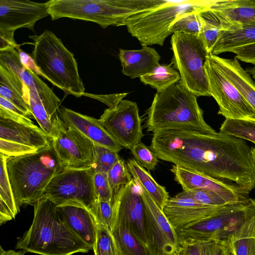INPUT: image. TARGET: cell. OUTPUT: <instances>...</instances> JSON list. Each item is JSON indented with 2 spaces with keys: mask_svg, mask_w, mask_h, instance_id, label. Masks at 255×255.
I'll use <instances>...</instances> for the list:
<instances>
[{
  "mask_svg": "<svg viewBox=\"0 0 255 255\" xmlns=\"http://www.w3.org/2000/svg\"><path fill=\"white\" fill-rule=\"evenodd\" d=\"M246 71L252 76L255 75V65L252 67H248L246 69Z\"/></svg>",
  "mask_w": 255,
  "mask_h": 255,
  "instance_id": "54",
  "label": "cell"
},
{
  "mask_svg": "<svg viewBox=\"0 0 255 255\" xmlns=\"http://www.w3.org/2000/svg\"><path fill=\"white\" fill-rule=\"evenodd\" d=\"M198 16L201 24L199 36L203 40L208 52L211 53L222 30L214 24L202 19L199 15Z\"/></svg>",
  "mask_w": 255,
  "mask_h": 255,
  "instance_id": "38",
  "label": "cell"
},
{
  "mask_svg": "<svg viewBox=\"0 0 255 255\" xmlns=\"http://www.w3.org/2000/svg\"><path fill=\"white\" fill-rule=\"evenodd\" d=\"M172 64H159L151 72L141 76L139 79L145 85L154 88L157 92H162L179 82V73Z\"/></svg>",
  "mask_w": 255,
  "mask_h": 255,
  "instance_id": "28",
  "label": "cell"
},
{
  "mask_svg": "<svg viewBox=\"0 0 255 255\" xmlns=\"http://www.w3.org/2000/svg\"><path fill=\"white\" fill-rule=\"evenodd\" d=\"M107 130L123 147L131 149L144 136L136 103L122 100L116 107L106 109L99 119Z\"/></svg>",
  "mask_w": 255,
  "mask_h": 255,
  "instance_id": "12",
  "label": "cell"
},
{
  "mask_svg": "<svg viewBox=\"0 0 255 255\" xmlns=\"http://www.w3.org/2000/svg\"><path fill=\"white\" fill-rule=\"evenodd\" d=\"M19 53V57L22 65L27 69H28L37 75H40V72L35 64L31 56L21 50L20 48L16 49Z\"/></svg>",
  "mask_w": 255,
  "mask_h": 255,
  "instance_id": "49",
  "label": "cell"
},
{
  "mask_svg": "<svg viewBox=\"0 0 255 255\" xmlns=\"http://www.w3.org/2000/svg\"><path fill=\"white\" fill-rule=\"evenodd\" d=\"M127 165L132 179L142 188L162 210L169 197L165 188L159 185L150 173L134 159H128Z\"/></svg>",
  "mask_w": 255,
  "mask_h": 255,
  "instance_id": "27",
  "label": "cell"
},
{
  "mask_svg": "<svg viewBox=\"0 0 255 255\" xmlns=\"http://www.w3.org/2000/svg\"><path fill=\"white\" fill-rule=\"evenodd\" d=\"M15 248L40 255H72L92 250L70 229L54 203L44 196L34 205L32 224Z\"/></svg>",
  "mask_w": 255,
  "mask_h": 255,
  "instance_id": "1",
  "label": "cell"
},
{
  "mask_svg": "<svg viewBox=\"0 0 255 255\" xmlns=\"http://www.w3.org/2000/svg\"><path fill=\"white\" fill-rule=\"evenodd\" d=\"M163 0H50L47 2L52 20L62 17L89 21L106 28L126 25L131 15L149 9Z\"/></svg>",
  "mask_w": 255,
  "mask_h": 255,
  "instance_id": "5",
  "label": "cell"
},
{
  "mask_svg": "<svg viewBox=\"0 0 255 255\" xmlns=\"http://www.w3.org/2000/svg\"><path fill=\"white\" fill-rule=\"evenodd\" d=\"M60 114L66 126L76 128L95 144L105 146L118 153L123 149L104 127L99 119L64 107L60 108Z\"/></svg>",
  "mask_w": 255,
  "mask_h": 255,
  "instance_id": "20",
  "label": "cell"
},
{
  "mask_svg": "<svg viewBox=\"0 0 255 255\" xmlns=\"http://www.w3.org/2000/svg\"><path fill=\"white\" fill-rule=\"evenodd\" d=\"M217 68L236 87L255 112V82L234 57L227 59L209 53Z\"/></svg>",
  "mask_w": 255,
  "mask_h": 255,
  "instance_id": "22",
  "label": "cell"
},
{
  "mask_svg": "<svg viewBox=\"0 0 255 255\" xmlns=\"http://www.w3.org/2000/svg\"><path fill=\"white\" fill-rule=\"evenodd\" d=\"M49 15L47 2L28 0H0V31L27 28L33 29L36 22Z\"/></svg>",
  "mask_w": 255,
  "mask_h": 255,
  "instance_id": "17",
  "label": "cell"
},
{
  "mask_svg": "<svg viewBox=\"0 0 255 255\" xmlns=\"http://www.w3.org/2000/svg\"><path fill=\"white\" fill-rule=\"evenodd\" d=\"M93 178L95 190L98 200L111 202L112 194L107 173H95Z\"/></svg>",
  "mask_w": 255,
  "mask_h": 255,
  "instance_id": "41",
  "label": "cell"
},
{
  "mask_svg": "<svg viewBox=\"0 0 255 255\" xmlns=\"http://www.w3.org/2000/svg\"><path fill=\"white\" fill-rule=\"evenodd\" d=\"M210 94L219 108L218 114L226 119L255 121V112L236 87L217 68L209 54L204 62Z\"/></svg>",
  "mask_w": 255,
  "mask_h": 255,
  "instance_id": "10",
  "label": "cell"
},
{
  "mask_svg": "<svg viewBox=\"0 0 255 255\" xmlns=\"http://www.w3.org/2000/svg\"><path fill=\"white\" fill-rule=\"evenodd\" d=\"M183 191L204 189L213 192L230 204L246 202L250 192L235 182L214 179L176 165L170 169Z\"/></svg>",
  "mask_w": 255,
  "mask_h": 255,
  "instance_id": "16",
  "label": "cell"
},
{
  "mask_svg": "<svg viewBox=\"0 0 255 255\" xmlns=\"http://www.w3.org/2000/svg\"><path fill=\"white\" fill-rule=\"evenodd\" d=\"M171 63L179 73V83L197 97L211 96L204 69L209 53L200 37L176 32L171 36Z\"/></svg>",
  "mask_w": 255,
  "mask_h": 255,
  "instance_id": "7",
  "label": "cell"
},
{
  "mask_svg": "<svg viewBox=\"0 0 255 255\" xmlns=\"http://www.w3.org/2000/svg\"><path fill=\"white\" fill-rule=\"evenodd\" d=\"M14 39V31H0V51L19 48Z\"/></svg>",
  "mask_w": 255,
  "mask_h": 255,
  "instance_id": "47",
  "label": "cell"
},
{
  "mask_svg": "<svg viewBox=\"0 0 255 255\" xmlns=\"http://www.w3.org/2000/svg\"><path fill=\"white\" fill-rule=\"evenodd\" d=\"M196 95L179 82L155 94L150 107L146 110L147 132L162 130H186L202 133L215 130L203 117Z\"/></svg>",
  "mask_w": 255,
  "mask_h": 255,
  "instance_id": "2",
  "label": "cell"
},
{
  "mask_svg": "<svg viewBox=\"0 0 255 255\" xmlns=\"http://www.w3.org/2000/svg\"><path fill=\"white\" fill-rule=\"evenodd\" d=\"M180 249H181V248H180ZM180 251H179L178 252H177V253L175 255H180Z\"/></svg>",
  "mask_w": 255,
  "mask_h": 255,
  "instance_id": "55",
  "label": "cell"
},
{
  "mask_svg": "<svg viewBox=\"0 0 255 255\" xmlns=\"http://www.w3.org/2000/svg\"><path fill=\"white\" fill-rule=\"evenodd\" d=\"M34 46L31 54L40 75L66 94L77 97L85 94L73 53L52 31L45 30L40 35H30Z\"/></svg>",
  "mask_w": 255,
  "mask_h": 255,
  "instance_id": "4",
  "label": "cell"
},
{
  "mask_svg": "<svg viewBox=\"0 0 255 255\" xmlns=\"http://www.w3.org/2000/svg\"><path fill=\"white\" fill-rule=\"evenodd\" d=\"M6 157L0 153V199L7 206L15 218L19 211V207L15 200L8 177L6 167Z\"/></svg>",
  "mask_w": 255,
  "mask_h": 255,
  "instance_id": "34",
  "label": "cell"
},
{
  "mask_svg": "<svg viewBox=\"0 0 255 255\" xmlns=\"http://www.w3.org/2000/svg\"><path fill=\"white\" fill-rule=\"evenodd\" d=\"M229 247L233 255H255V238L239 240Z\"/></svg>",
  "mask_w": 255,
  "mask_h": 255,
  "instance_id": "42",
  "label": "cell"
},
{
  "mask_svg": "<svg viewBox=\"0 0 255 255\" xmlns=\"http://www.w3.org/2000/svg\"><path fill=\"white\" fill-rule=\"evenodd\" d=\"M134 159L144 168L148 171L153 170L158 162L156 154L141 141L134 145L130 150Z\"/></svg>",
  "mask_w": 255,
  "mask_h": 255,
  "instance_id": "37",
  "label": "cell"
},
{
  "mask_svg": "<svg viewBox=\"0 0 255 255\" xmlns=\"http://www.w3.org/2000/svg\"><path fill=\"white\" fill-rule=\"evenodd\" d=\"M0 96L33 117L28 105L29 91L19 75L0 65Z\"/></svg>",
  "mask_w": 255,
  "mask_h": 255,
  "instance_id": "25",
  "label": "cell"
},
{
  "mask_svg": "<svg viewBox=\"0 0 255 255\" xmlns=\"http://www.w3.org/2000/svg\"><path fill=\"white\" fill-rule=\"evenodd\" d=\"M107 176L112 194L111 203L114 206L120 190L132 177L125 160L121 157L108 171Z\"/></svg>",
  "mask_w": 255,
  "mask_h": 255,
  "instance_id": "30",
  "label": "cell"
},
{
  "mask_svg": "<svg viewBox=\"0 0 255 255\" xmlns=\"http://www.w3.org/2000/svg\"><path fill=\"white\" fill-rule=\"evenodd\" d=\"M128 94L123 93L99 95L85 93L84 96L97 99L111 108L116 107Z\"/></svg>",
  "mask_w": 255,
  "mask_h": 255,
  "instance_id": "44",
  "label": "cell"
},
{
  "mask_svg": "<svg viewBox=\"0 0 255 255\" xmlns=\"http://www.w3.org/2000/svg\"><path fill=\"white\" fill-rule=\"evenodd\" d=\"M220 132L255 143V121L245 119H226Z\"/></svg>",
  "mask_w": 255,
  "mask_h": 255,
  "instance_id": "31",
  "label": "cell"
},
{
  "mask_svg": "<svg viewBox=\"0 0 255 255\" xmlns=\"http://www.w3.org/2000/svg\"><path fill=\"white\" fill-rule=\"evenodd\" d=\"M23 82L29 91L28 105L40 128L53 139L65 127L60 114V100L32 71L27 72Z\"/></svg>",
  "mask_w": 255,
  "mask_h": 255,
  "instance_id": "9",
  "label": "cell"
},
{
  "mask_svg": "<svg viewBox=\"0 0 255 255\" xmlns=\"http://www.w3.org/2000/svg\"><path fill=\"white\" fill-rule=\"evenodd\" d=\"M53 145L64 169L81 170L93 167L95 143L76 128L65 125L53 139Z\"/></svg>",
  "mask_w": 255,
  "mask_h": 255,
  "instance_id": "13",
  "label": "cell"
},
{
  "mask_svg": "<svg viewBox=\"0 0 255 255\" xmlns=\"http://www.w3.org/2000/svg\"><path fill=\"white\" fill-rule=\"evenodd\" d=\"M198 8L179 15L170 28L169 32L171 34L181 32L199 36L201 24L197 12Z\"/></svg>",
  "mask_w": 255,
  "mask_h": 255,
  "instance_id": "33",
  "label": "cell"
},
{
  "mask_svg": "<svg viewBox=\"0 0 255 255\" xmlns=\"http://www.w3.org/2000/svg\"><path fill=\"white\" fill-rule=\"evenodd\" d=\"M254 43H255V22L242 25L234 29L222 31L211 53L217 56Z\"/></svg>",
  "mask_w": 255,
  "mask_h": 255,
  "instance_id": "26",
  "label": "cell"
},
{
  "mask_svg": "<svg viewBox=\"0 0 255 255\" xmlns=\"http://www.w3.org/2000/svg\"><path fill=\"white\" fill-rule=\"evenodd\" d=\"M111 231L121 255H149L147 249L125 225L116 222Z\"/></svg>",
  "mask_w": 255,
  "mask_h": 255,
  "instance_id": "29",
  "label": "cell"
},
{
  "mask_svg": "<svg viewBox=\"0 0 255 255\" xmlns=\"http://www.w3.org/2000/svg\"><path fill=\"white\" fill-rule=\"evenodd\" d=\"M245 203L224 206L210 218L194 225L175 230L180 246L214 241L232 215Z\"/></svg>",
  "mask_w": 255,
  "mask_h": 255,
  "instance_id": "19",
  "label": "cell"
},
{
  "mask_svg": "<svg viewBox=\"0 0 255 255\" xmlns=\"http://www.w3.org/2000/svg\"><path fill=\"white\" fill-rule=\"evenodd\" d=\"M199 16L222 31L255 22V0H211L197 9Z\"/></svg>",
  "mask_w": 255,
  "mask_h": 255,
  "instance_id": "14",
  "label": "cell"
},
{
  "mask_svg": "<svg viewBox=\"0 0 255 255\" xmlns=\"http://www.w3.org/2000/svg\"><path fill=\"white\" fill-rule=\"evenodd\" d=\"M119 57L123 74L131 79L140 78L159 64L160 57L154 49L142 46L139 50L119 49Z\"/></svg>",
  "mask_w": 255,
  "mask_h": 255,
  "instance_id": "23",
  "label": "cell"
},
{
  "mask_svg": "<svg viewBox=\"0 0 255 255\" xmlns=\"http://www.w3.org/2000/svg\"><path fill=\"white\" fill-rule=\"evenodd\" d=\"M0 117L30 126L35 125L30 119L14 113L1 106H0Z\"/></svg>",
  "mask_w": 255,
  "mask_h": 255,
  "instance_id": "48",
  "label": "cell"
},
{
  "mask_svg": "<svg viewBox=\"0 0 255 255\" xmlns=\"http://www.w3.org/2000/svg\"><path fill=\"white\" fill-rule=\"evenodd\" d=\"M0 106L14 113L29 118L28 116L22 110L12 104L9 101L0 96ZM30 119V118H29Z\"/></svg>",
  "mask_w": 255,
  "mask_h": 255,
  "instance_id": "51",
  "label": "cell"
},
{
  "mask_svg": "<svg viewBox=\"0 0 255 255\" xmlns=\"http://www.w3.org/2000/svg\"><path fill=\"white\" fill-rule=\"evenodd\" d=\"M94 174L92 168L64 169L51 180L43 196L57 206L83 207L92 214L96 220L99 200L94 188Z\"/></svg>",
  "mask_w": 255,
  "mask_h": 255,
  "instance_id": "8",
  "label": "cell"
},
{
  "mask_svg": "<svg viewBox=\"0 0 255 255\" xmlns=\"http://www.w3.org/2000/svg\"><path fill=\"white\" fill-rule=\"evenodd\" d=\"M116 218L114 206L110 202L98 200L96 213V223L108 227L111 230Z\"/></svg>",
  "mask_w": 255,
  "mask_h": 255,
  "instance_id": "40",
  "label": "cell"
},
{
  "mask_svg": "<svg viewBox=\"0 0 255 255\" xmlns=\"http://www.w3.org/2000/svg\"><path fill=\"white\" fill-rule=\"evenodd\" d=\"M175 196L193 199L200 203L213 206H225L229 204L217 194L204 189H194L183 191Z\"/></svg>",
  "mask_w": 255,
  "mask_h": 255,
  "instance_id": "36",
  "label": "cell"
},
{
  "mask_svg": "<svg viewBox=\"0 0 255 255\" xmlns=\"http://www.w3.org/2000/svg\"><path fill=\"white\" fill-rule=\"evenodd\" d=\"M140 188L145 207L147 249L149 255H175L181 248L175 229L163 211L144 189Z\"/></svg>",
  "mask_w": 255,
  "mask_h": 255,
  "instance_id": "11",
  "label": "cell"
},
{
  "mask_svg": "<svg viewBox=\"0 0 255 255\" xmlns=\"http://www.w3.org/2000/svg\"><path fill=\"white\" fill-rule=\"evenodd\" d=\"M214 241L181 246L180 255H203Z\"/></svg>",
  "mask_w": 255,
  "mask_h": 255,
  "instance_id": "45",
  "label": "cell"
},
{
  "mask_svg": "<svg viewBox=\"0 0 255 255\" xmlns=\"http://www.w3.org/2000/svg\"><path fill=\"white\" fill-rule=\"evenodd\" d=\"M6 167L17 206L34 205L53 177L64 168L50 145L25 155L7 157Z\"/></svg>",
  "mask_w": 255,
  "mask_h": 255,
  "instance_id": "3",
  "label": "cell"
},
{
  "mask_svg": "<svg viewBox=\"0 0 255 255\" xmlns=\"http://www.w3.org/2000/svg\"><path fill=\"white\" fill-rule=\"evenodd\" d=\"M0 255H24V253L23 252H16L14 250L5 251L0 246Z\"/></svg>",
  "mask_w": 255,
  "mask_h": 255,
  "instance_id": "52",
  "label": "cell"
},
{
  "mask_svg": "<svg viewBox=\"0 0 255 255\" xmlns=\"http://www.w3.org/2000/svg\"><path fill=\"white\" fill-rule=\"evenodd\" d=\"M14 219L5 203L0 199V225Z\"/></svg>",
  "mask_w": 255,
  "mask_h": 255,
  "instance_id": "50",
  "label": "cell"
},
{
  "mask_svg": "<svg viewBox=\"0 0 255 255\" xmlns=\"http://www.w3.org/2000/svg\"><path fill=\"white\" fill-rule=\"evenodd\" d=\"M0 139L40 149L50 145L53 139L37 126L0 117Z\"/></svg>",
  "mask_w": 255,
  "mask_h": 255,
  "instance_id": "21",
  "label": "cell"
},
{
  "mask_svg": "<svg viewBox=\"0 0 255 255\" xmlns=\"http://www.w3.org/2000/svg\"><path fill=\"white\" fill-rule=\"evenodd\" d=\"M57 210L74 233L93 250L97 223L92 214L86 209L79 206H57Z\"/></svg>",
  "mask_w": 255,
  "mask_h": 255,
  "instance_id": "24",
  "label": "cell"
},
{
  "mask_svg": "<svg viewBox=\"0 0 255 255\" xmlns=\"http://www.w3.org/2000/svg\"><path fill=\"white\" fill-rule=\"evenodd\" d=\"M93 251L95 255H121L111 230L99 223Z\"/></svg>",
  "mask_w": 255,
  "mask_h": 255,
  "instance_id": "32",
  "label": "cell"
},
{
  "mask_svg": "<svg viewBox=\"0 0 255 255\" xmlns=\"http://www.w3.org/2000/svg\"><path fill=\"white\" fill-rule=\"evenodd\" d=\"M232 255H233V254H232Z\"/></svg>",
  "mask_w": 255,
  "mask_h": 255,
  "instance_id": "57",
  "label": "cell"
},
{
  "mask_svg": "<svg viewBox=\"0 0 255 255\" xmlns=\"http://www.w3.org/2000/svg\"><path fill=\"white\" fill-rule=\"evenodd\" d=\"M114 208L115 223L125 225L147 249L145 207L140 186L133 179L120 190Z\"/></svg>",
  "mask_w": 255,
  "mask_h": 255,
  "instance_id": "15",
  "label": "cell"
},
{
  "mask_svg": "<svg viewBox=\"0 0 255 255\" xmlns=\"http://www.w3.org/2000/svg\"><path fill=\"white\" fill-rule=\"evenodd\" d=\"M38 149L16 142L0 139V153L6 157L29 154Z\"/></svg>",
  "mask_w": 255,
  "mask_h": 255,
  "instance_id": "39",
  "label": "cell"
},
{
  "mask_svg": "<svg viewBox=\"0 0 255 255\" xmlns=\"http://www.w3.org/2000/svg\"><path fill=\"white\" fill-rule=\"evenodd\" d=\"M203 255H232V253L226 243L214 241Z\"/></svg>",
  "mask_w": 255,
  "mask_h": 255,
  "instance_id": "46",
  "label": "cell"
},
{
  "mask_svg": "<svg viewBox=\"0 0 255 255\" xmlns=\"http://www.w3.org/2000/svg\"><path fill=\"white\" fill-rule=\"evenodd\" d=\"M208 0L164 1L149 9L130 16L126 21L128 32L142 46H162L171 35L170 28L181 14L206 4Z\"/></svg>",
  "mask_w": 255,
  "mask_h": 255,
  "instance_id": "6",
  "label": "cell"
},
{
  "mask_svg": "<svg viewBox=\"0 0 255 255\" xmlns=\"http://www.w3.org/2000/svg\"><path fill=\"white\" fill-rule=\"evenodd\" d=\"M121 158L118 153L105 146L95 144L94 173H107L113 165Z\"/></svg>",
  "mask_w": 255,
  "mask_h": 255,
  "instance_id": "35",
  "label": "cell"
},
{
  "mask_svg": "<svg viewBox=\"0 0 255 255\" xmlns=\"http://www.w3.org/2000/svg\"><path fill=\"white\" fill-rule=\"evenodd\" d=\"M251 153L253 166L255 174V147L251 148Z\"/></svg>",
  "mask_w": 255,
  "mask_h": 255,
  "instance_id": "53",
  "label": "cell"
},
{
  "mask_svg": "<svg viewBox=\"0 0 255 255\" xmlns=\"http://www.w3.org/2000/svg\"><path fill=\"white\" fill-rule=\"evenodd\" d=\"M223 207L206 205L191 199L175 196L169 198L162 211L173 228L177 230L210 218Z\"/></svg>",
  "mask_w": 255,
  "mask_h": 255,
  "instance_id": "18",
  "label": "cell"
},
{
  "mask_svg": "<svg viewBox=\"0 0 255 255\" xmlns=\"http://www.w3.org/2000/svg\"><path fill=\"white\" fill-rule=\"evenodd\" d=\"M231 52L236 54L235 57L239 61L255 65V43L235 48Z\"/></svg>",
  "mask_w": 255,
  "mask_h": 255,
  "instance_id": "43",
  "label": "cell"
},
{
  "mask_svg": "<svg viewBox=\"0 0 255 255\" xmlns=\"http://www.w3.org/2000/svg\"><path fill=\"white\" fill-rule=\"evenodd\" d=\"M252 78H253L255 82V75L252 76Z\"/></svg>",
  "mask_w": 255,
  "mask_h": 255,
  "instance_id": "56",
  "label": "cell"
}]
</instances>
